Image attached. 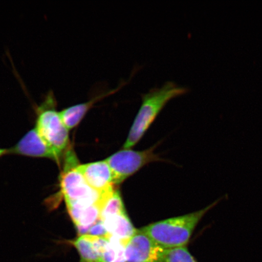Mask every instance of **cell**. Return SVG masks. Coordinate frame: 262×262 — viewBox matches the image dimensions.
Instances as JSON below:
<instances>
[{
  "label": "cell",
  "mask_w": 262,
  "mask_h": 262,
  "mask_svg": "<svg viewBox=\"0 0 262 262\" xmlns=\"http://www.w3.org/2000/svg\"><path fill=\"white\" fill-rule=\"evenodd\" d=\"M221 201L222 199H219L201 210L154 223L141 229L163 249L186 247L206 213Z\"/></svg>",
  "instance_id": "cell-1"
},
{
  "label": "cell",
  "mask_w": 262,
  "mask_h": 262,
  "mask_svg": "<svg viewBox=\"0 0 262 262\" xmlns=\"http://www.w3.org/2000/svg\"><path fill=\"white\" fill-rule=\"evenodd\" d=\"M187 88L173 82H166L161 88H154L142 96V104L124 144L125 149L131 148L142 138L169 101L187 93Z\"/></svg>",
  "instance_id": "cell-2"
},
{
  "label": "cell",
  "mask_w": 262,
  "mask_h": 262,
  "mask_svg": "<svg viewBox=\"0 0 262 262\" xmlns=\"http://www.w3.org/2000/svg\"><path fill=\"white\" fill-rule=\"evenodd\" d=\"M57 106V100L53 92H49L42 102L35 107V128L45 142L61 158L70 145V130L62 120Z\"/></svg>",
  "instance_id": "cell-3"
},
{
  "label": "cell",
  "mask_w": 262,
  "mask_h": 262,
  "mask_svg": "<svg viewBox=\"0 0 262 262\" xmlns=\"http://www.w3.org/2000/svg\"><path fill=\"white\" fill-rule=\"evenodd\" d=\"M77 166H70L67 162L61 177V191L66 205L70 206L98 204L100 195L88 184L76 169Z\"/></svg>",
  "instance_id": "cell-4"
},
{
  "label": "cell",
  "mask_w": 262,
  "mask_h": 262,
  "mask_svg": "<svg viewBox=\"0 0 262 262\" xmlns=\"http://www.w3.org/2000/svg\"><path fill=\"white\" fill-rule=\"evenodd\" d=\"M156 158L151 149L144 151L124 149L110 156L106 161L113 172L114 185H119Z\"/></svg>",
  "instance_id": "cell-5"
},
{
  "label": "cell",
  "mask_w": 262,
  "mask_h": 262,
  "mask_svg": "<svg viewBox=\"0 0 262 262\" xmlns=\"http://www.w3.org/2000/svg\"><path fill=\"white\" fill-rule=\"evenodd\" d=\"M165 249L142 229H137L124 245L126 262H159Z\"/></svg>",
  "instance_id": "cell-6"
},
{
  "label": "cell",
  "mask_w": 262,
  "mask_h": 262,
  "mask_svg": "<svg viewBox=\"0 0 262 262\" xmlns=\"http://www.w3.org/2000/svg\"><path fill=\"white\" fill-rule=\"evenodd\" d=\"M8 150L9 153L15 155L49 159L57 163L60 162V157L45 142L35 127L28 131L15 146Z\"/></svg>",
  "instance_id": "cell-7"
},
{
  "label": "cell",
  "mask_w": 262,
  "mask_h": 262,
  "mask_svg": "<svg viewBox=\"0 0 262 262\" xmlns=\"http://www.w3.org/2000/svg\"><path fill=\"white\" fill-rule=\"evenodd\" d=\"M76 169L88 184L100 195L114 189L113 173L106 160L77 165Z\"/></svg>",
  "instance_id": "cell-8"
},
{
  "label": "cell",
  "mask_w": 262,
  "mask_h": 262,
  "mask_svg": "<svg viewBox=\"0 0 262 262\" xmlns=\"http://www.w3.org/2000/svg\"><path fill=\"white\" fill-rule=\"evenodd\" d=\"M107 242V236L97 237L85 234L78 235L68 243L76 249L80 256V262H103Z\"/></svg>",
  "instance_id": "cell-9"
},
{
  "label": "cell",
  "mask_w": 262,
  "mask_h": 262,
  "mask_svg": "<svg viewBox=\"0 0 262 262\" xmlns=\"http://www.w3.org/2000/svg\"><path fill=\"white\" fill-rule=\"evenodd\" d=\"M123 85V84H121L120 86L116 88V89L104 92L102 94L98 95V96L92 98L91 100L86 101V102L75 104V105L65 108V109L60 111L62 120H63L65 126L69 130L76 127L97 101L116 93V92L121 89Z\"/></svg>",
  "instance_id": "cell-10"
},
{
  "label": "cell",
  "mask_w": 262,
  "mask_h": 262,
  "mask_svg": "<svg viewBox=\"0 0 262 262\" xmlns=\"http://www.w3.org/2000/svg\"><path fill=\"white\" fill-rule=\"evenodd\" d=\"M67 209L78 235L88 234L90 228L100 220V209L98 204L68 206Z\"/></svg>",
  "instance_id": "cell-11"
},
{
  "label": "cell",
  "mask_w": 262,
  "mask_h": 262,
  "mask_svg": "<svg viewBox=\"0 0 262 262\" xmlns=\"http://www.w3.org/2000/svg\"><path fill=\"white\" fill-rule=\"evenodd\" d=\"M101 221L103 222L108 234L122 242L124 245L137 230L134 227L126 212L111 216Z\"/></svg>",
  "instance_id": "cell-12"
},
{
  "label": "cell",
  "mask_w": 262,
  "mask_h": 262,
  "mask_svg": "<svg viewBox=\"0 0 262 262\" xmlns=\"http://www.w3.org/2000/svg\"><path fill=\"white\" fill-rule=\"evenodd\" d=\"M159 262H198L186 247L165 249Z\"/></svg>",
  "instance_id": "cell-13"
},
{
  "label": "cell",
  "mask_w": 262,
  "mask_h": 262,
  "mask_svg": "<svg viewBox=\"0 0 262 262\" xmlns=\"http://www.w3.org/2000/svg\"><path fill=\"white\" fill-rule=\"evenodd\" d=\"M88 234L97 237H106L109 235L103 222L100 220L90 228Z\"/></svg>",
  "instance_id": "cell-14"
},
{
  "label": "cell",
  "mask_w": 262,
  "mask_h": 262,
  "mask_svg": "<svg viewBox=\"0 0 262 262\" xmlns=\"http://www.w3.org/2000/svg\"><path fill=\"white\" fill-rule=\"evenodd\" d=\"M9 154L8 149L0 148V157Z\"/></svg>",
  "instance_id": "cell-15"
}]
</instances>
